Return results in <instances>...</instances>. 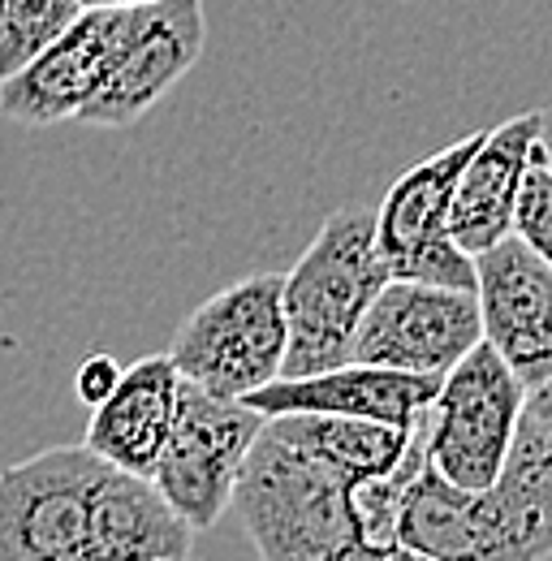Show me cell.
Listing matches in <instances>:
<instances>
[{
	"label": "cell",
	"instance_id": "1",
	"mask_svg": "<svg viewBox=\"0 0 552 561\" xmlns=\"http://www.w3.org/2000/svg\"><path fill=\"white\" fill-rule=\"evenodd\" d=\"M398 545L436 561L552 558V432L522 411L501 476L487 489H458L427 462L406 484Z\"/></svg>",
	"mask_w": 552,
	"mask_h": 561
},
{
	"label": "cell",
	"instance_id": "2",
	"mask_svg": "<svg viewBox=\"0 0 552 561\" xmlns=\"http://www.w3.org/2000/svg\"><path fill=\"white\" fill-rule=\"evenodd\" d=\"M342 476L264 423L242 458L229 510L260 561H384L367 540Z\"/></svg>",
	"mask_w": 552,
	"mask_h": 561
},
{
	"label": "cell",
	"instance_id": "3",
	"mask_svg": "<svg viewBox=\"0 0 552 561\" xmlns=\"http://www.w3.org/2000/svg\"><path fill=\"white\" fill-rule=\"evenodd\" d=\"M389 268L376 251V211H333L289 273H280L285 363L280 376H315L349 358L354 329Z\"/></svg>",
	"mask_w": 552,
	"mask_h": 561
},
{
	"label": "cell",
	"instance_id": "4",
	"mask_svg": "<svg viewBox=\"0 0 552 561\" xmlns=\"http://www.w3.org/2000/svg\"><path fill=\"white\" fill-rule=\"evenodd\" d=\"M182 380L211 398H246L280 376L285 307L280 273H251L199 302L169 342Z\"/></svg>",
	"mask_w": 552,
	"mask_h": 561
},
{
	"label": "cell",
	"instance_id": "5",
	"mask_svg": "<svg viewBox=\"0 0 552 561\" xmlns=\"http://www.w3.org/2000/svg\"><path fill=\"white\" fill-rule=\"evenodd\" d=\"M527 389L487 342H475L445 376L423 423V462L458 489H487L514 445Z\"/></svg>",
	"mask_w": 552,
	"mask_h": 561
},
{
	"label": "cell",
	"instance_id": "6",
	"mask_svg": "<svg viewBox=\"0 0 552 561\" xmlns=\"http://www.w3.org/2000/svg\"><path fill=\"white\" fill-rule=\"evenodd\" d=\"M264 415L242 398H211L207 389L182 380L173 427L151 467V484L186 518L191 531H207L233 501V484L246 449L255 445Z\"/></svg>",
	"mask_w": 552,
	"mask_h": 561
},
{
	"label": "cell",
	"instance_id": "7",
	"mask_svg": "<svg viewBox=\"0 0 552 561\" xmlns=\"http://www.w3.org/2000/svg\"><path fill=\"white\" fill-rule=\"evenodd\" d=\"M108 462L57 445L0 471V561H91V496Z\"/></svg>",
	"mask_w": 552,
	"mask_h": 561
},
{
	"label": "cell",
	"instance_id": "8",
	"mask_svg": "<svg viewBox=\"0 0 552 561\" xmlns=\"http://www.w3.org/2000/svg\"><path fill=\"white\" fill-rule=\"evenodd\" d=\"M480 135L423 156L384 191V204L376 208V251L389 277L475 289V260L449 238V199Z\"/></svg>",
	"mask_w": 552,
	"mask_h": 561
},
{
	"label": "cell",
	"instance_id": "9",
	"mask_svg": "<svg viewBox=\"0 0 552 561\" xmlns=\"http://www.w3.org/2000/svg\"><path fill=\"white\" fill-rule=\"evenodd\" d=\"M475 342H483L475 289L389 277L354 329L349 363L445 376Z\"/></svg>",
	"mask_w": 552,
	"mask_h": 561
},
{
	"label": "cell",
	"instance_id": "10",
	"mask_svg": "<svg viewBox=\"0 0 552 561\" xmlns=\"http://www.w3.org/2000/svg\"><path fill=\"white\" fill-rule=\"evenodd\" d=\"M135 13L138 4L82 9L44 53H35L22 70L0 78V113L13 126H31V130L78 122L117 66L135 31Z\"/></svg>",
	"mask_w": 552,
	"mask_h": 561
},
{
	"label": "cell",
	"instance_id": "11",
	"mask_svg": "<svg viewBox=\"0 0 552 561\" xmlns=\"http://www.w3.org/2000/svg\"><path fill=\"white\" fill-rule=\"evenodd\" d=\"M207 18L204 0H151L138 4L135 31L100 87V95L82 108V126L126 130L142 122L186 73L204 61Z\"/></svg>",
	"mask_w": 552,
	"mask_h": 561
},
{
	"label": "cell",
	"instance_id": "12",
	"mask_svg": "<svg viewBox=\"0 0 552 561\" xmlns=\"http://www.w3.org/2000/svg\"><path fill=\"white\" fill-rule=\"evenodd\" d=\"M471 260L483 342L509 363L522 389L544 385L552 376V268L518 233Z\"/></svg>",
	"mask_w": 552,
	"mask_h": 561
},
{
	"label": "cell",
	"instance_id": "13",
	"mask_svg": "<svg viewBox=\"0 0 552 561\" xmlns=\"http://www.w3.org/2000/svg\"><path fill=\"white\" fill-rule=\"evenodd\" d=\"M440 389V376H414L371 363H337L315 376H276L242 402L264 420L273 415H354L398 427H418Z\"/></svg>",
	"mask_w": 552,
	"mask_h": 561
},
{
	"label": "cell",
	"instance_id": "14",
	"mask_svg": "<svg viewBox=\"0 0 552 561\" xmlns=\"http://www.w3.org/2000/svg\"><path fill=\"white\" fill-rule=\"evenodd\" d=\"M536 113L509 117L480 135V147L467 156L453 199H449V238L480 255L505 233H514V208L527 169L536 164Z\"/></svg>",
	"mask_w": 552,
	"mask_h": 561
},
{
	"label": "cell",
	"instance_id": "15",
	"mask_svg": "<svg viewBox=\"0 0 552 561\" xmlns=\"http://www.w3.org/2000/svg\"><path fill=\"white\" fill-rule=\"evenodd\" d=\"M177 389H182V376L169 354H142L135 363H126L117 389L100 407H91L82 445L100 454L108 467L151 480V467L173 427Z\"/></svg>",
	"mask_w": 552,
	"mask_h": 561
},
{
	"label": "cell",
	"instance_id": "16",
	"mask_svg": "<svg viewBox=\"0 0 552 561\" xmlns=\"http://www.w3.org/2000/svg\"><path fill=\"white\" fill-rule=\"evenodd\" d=\"M195 531L147 476L108 467L91 496V561L191 558Z\"/></svg>",
	"mask_w": 552,
	"mask_h": 561
},
{
	"label": "cell",
	"instance_id": "17",
	"mask_svg": "<svg viewBox=\"0 0 552 561\" xmlns=\"http://www.w3.org/2000/svg\"><path fill=\"white\" fill-rule=\"evenodd\" d=\"M423 423L398 427L354 415H273L268 427L302 454H311L315 462H324L333 476H342L349 489H358L367 480L393 476L411 458V449L423 440Z\"/></svg>",
	"mask_w": 552,
	"mask_h": 561
},
{
	"label": "cell",
	"instance_id": "18",
	"mask_svg": "<svg viewBox=\"0 0 552 561\" xmlns=\"http://www.w3.org/2000/svg\"><path fill=\"white\" fill-rule=\"evenodd\" d=\"M78 13V0H0V78L44 53Z\"/></svg>",
	"mask_w": 552,
	"mask_h": 561
},
{
	"label": "cell",
	"instance_id": "19",
	"mask_svg": "<svg viewBox=\"0 0 552 561\" xmlns=\"http://www.w3.org/2000/svg\"><path fill=\"white\" fill-rule=\"evenodd\" d=\"M514 233L552 268V169L531 164L518 191L514 208Z\"/></svg>",
	"mask_w": 552,
	"mask_h": 561
},
{
	"label": "cell",
	"instance_id": "20",
	"mask_svg": "<svg viewBox=\"0 0 552 561\" xmlns=\"http://www.w3.org/2000/svg\"><path fill=\"white\" fill-rule=\"evenodd\" d=\"M122 371H126V367H122L113 354H87V358L78 363V371H73V393H78V402L100 407V402L117 389Z\"/></svg>",
	"mask_w": 552,
	"mask_h": 561
},
{
	"label": "cell",
	"instance_id": "21",
	"mask_svg": "<svg viewBox=\"0 0 552 561\" xmlns=\"http://www.w3.org/2000/svg\"><path fill=\"white\" fill-rule=\"evenodd\" d=\"M527 415H536V420L552 432V376L544 380V385L527 389Z\"/></svg>",
	"mask_w": 552,
	"mask_h": 561
},
{
	"label": "cell",
	"instance_id": "22",
	"mask_svg": "<svg viewBox=\"0 0 552 561\" xmlns=\"http://www.w3.org/2000/svg\"><path fill=\"white\" fill-rule=\"evenodd\" d=\"M536 122H540L536 126V164L552 169V104L536 113Z\"/></svg>",
	"mask_w": 552,
	"mask_h": 561
},
{
	"label": "cell",
	"instance_id": "23",
	"mask_svg": "<svg viewBox=\"0 0 552 561\" xmlns=\"http://www.w3.org/2000/svg\"><path fill=\"white\" fill-rule=\"evenodd\" d=\"M82 9H135V4H151V0H78Z\"/></svg>",
	"mask_w": 552,
	"mask_h": 561
},
{
	"label": "cell",
	"instance_id": "24",
	"mask_svg": "<svg viewBox=\"0 0 552 561\" xmlns=\"http://www.w3.org/2000/svg\"><path fill=\"white\" fill-rule=\"evenodd\" d=\"M384 561H436V558H427V553H418V549H406V545H398L393 553H384Z\"/></svg>",
	"mask_w": 552,
	"mask_h": 561
},
{
	"label": "cell",
	"instance_id": "25",
	"mask_svg": "<svg viewBox=\"0 0 552 561\" xmlns=\"http://www.w3.org/2000/svg\"><path fill=\"white\" fill-rule=\"evenodd\" d=\"M151 561H191V558H151Z\"/></svg>",
	"mask_w": 552,
	"mask_h": 561
}]
</instances>
